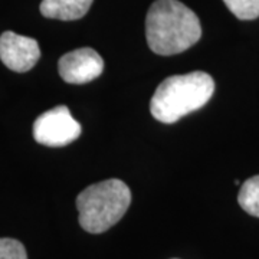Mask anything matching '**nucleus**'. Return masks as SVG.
Masks as SVG:
<instances>
[{
    "mask_svg": "<svg viewBox=\"0 0 259 259\" xmlns=\"http://www.w3.org/2000/svg\"><path fill=\"white\" fill-rule=\"evenodd\" d=\"M58 71L65 82L87 83L102 74L104 61L93 48H79L59 59Z\"/></svg>",
    "mask_w": 259,
    "mask_h": 259,
    "instance_id": "obj_5",
    "label": "nucleus"
},
{
    "mask_svg": "<svg viewBox=\"0 0 259 259\" xmlns=\"http://www.w3.org/2000/svg\"><path fill=\"white\" fill-rule=\"evenodd\" d=\"M238 203L245 212L259 218V175L248 179L241 186Z\"/></svg>",
    "mask_w": 259,
    "mask_h": 259,
    "instance_id": "obj_8",
    "label": "nucleus"
},
{
    "mask_svg": "<svg viewBox=\"0 0 259 259\" xmlns=\"http://www.w3.org/2000/svg\"><path fill=\"white\" fill-rule=\"evenodd\" d=\"M94 0H42L40 13L49 19L76 20L83 18Z\"/></svg>",
    "mask_w": 259,
    "mask_h": 259,
    "instance_id": "obj_7",
    "label": "nucleus"
},
{
    "mask_svg": "<svg viewBox=\"0 0 259 259\" xmlns=\"http://www.w3.org/2000/svg\"><path fill=\"white\" fill-rule=\"evenodd\" d=\"M81 124L65 105L40 114L33 122V139L47 147H64L81 136Z\"/></svg>",
    "mask_w": 259,
    "mask_h": 259,
    "instance_id": "obj_4",
    "label": "nucleus"
},
{
    "mask_svg": "<svg viewBox=\"0 0 259 259\" xmlns=\"http://www.w3.org/2000/svg\"><path fill=\"white\" fill-rule=\"evenodd\" d=\"M228 9L241 20L259 18V0H223Z\"/></svg>",
    "mask_w": 259,
    "mask_h": 259,
    "instance_id": "obj_9",
    "label": "nucleus"
},
{
    "mask_svg": "<svg viewBox=\"0 0 259 259\" xmlns=\"http://www.w3.org/2000/svg\"><path fill=\"white\" fill-rule=\"evenodd\" d=\"M202 36L200 20L179 0H156L147 12L146 37L150 49L161 56L176 55Z\"/></svg>",
    "mask_w": 259,
    "mask_h": 259,
    "instance_id": "obj_1",
    "label": "nucleus"
},
{
    "mask_svg": "<svg viewBox=\"0 0 259 259\" xmlns=\"http://www.w3.org/2000/svg\"><path fill=\"white\" fill-rule=\"evenodd\" d=\"M0 259H28L25 246L16 239H0Z\"/></svg>",
    "mask_w": 259,
    "mask_h": 259,
    "instance_id": "obj_10",
    "label": "nucleus"
},
{
    "mask_svg": "<svg viewBox=\"0 0 259 259\" xmlns=\"http://www.w3.org/2000/svg\"><path fill=\"white\" fill-rule=\"evenodd\" d=\"M214 81L209 74L194 71L173 75L160 82L150 101L151 115L160 122L173 124L190 112L200 110L212 98Z\"/></svg>",
    "mask_w": 259,
    "mask_h": 259,
    "instance_id": "obj_2",
    "label": "nucleus"
},
{
    "mask_svg": "<svg viewBox=\"0 0 259 259\" xmlns=\"http://www.w3.org/2000/svg\"><path fill=\"white\" fill-rule=\"evenodd\" d=\"M40 58V48L33 37L22 36L15 32L0 35V59L15 72H28Z\"/></svg>",
    "mask_w": 259,
    "mask_h": 259,
    "instance_id": "obj_6",
    "label": "nucleus"
},
{
    "mask_svg": "<svg viewBox=\"0 0 259 259\" xmlns=\"http://www.w3.org/2000/svg\"><path fill=\"white\" fill-rule=\"evenodd\" d=\"M131 203L130 187L118 179L88 186L76 197L78 219L83 231L102 233L125 214Z\"/></svg>",
    "mask_w": 259,
    "mask_h": 259,
    "instance_id": "obj_3",
    "label": "nucleus"
}]
</instances>
